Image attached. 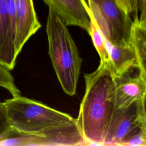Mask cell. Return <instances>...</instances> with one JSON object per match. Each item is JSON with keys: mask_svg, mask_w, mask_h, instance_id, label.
Returning a JSON list of instances; mask_svg holds the SVG:
<instances>
[{"mask_svg": "<svg viewBox=\"0 0 146 146\" xmlns=\"http://www.w3.org/2000/svg\"><path fill=\"white\" fill-rule=\"evenodd\" d=\"M85 93L77 125L84 145H104L105 136L116 109L115 80L109 62L100 61L97 69L84 75Z\"/></svg>", "mask_w": 146, "mask_h": 146, "instance_id": "cell-1", "label": "cell"}, {"mask_svg": "<svg viewBox=\"0 0 146 146\" xmlns=\"http://www.w3.org/2000/svg\"><path fill=\"white\" fill-rule=\"evenodd\" d=\"M48 54L64 92L75 94L82 59L67 26L50 7L46 23Z\"/></svg>", "mask_w": 146, "mask_h": 146, "instance_id": "cell-2", "label": "cell"}, {"mask_svg": "<svg viewBox=\"0 0 146 146\" xmlns=\"http://www.w3.org/2000/svg\"><path fill=\"white\" fill-rule=\"evenodd\" d=\"M3 103L11 127L20 135H41L75 119L68 113L21 95L6 99Z\"/></svg>", "mask_w": 146, "mask_h": 146, "instance_id": "cell-3", "label": "cell"}, {"mask_svg": "<svg viewBox=\"0 0 146 146\" xmlns=\"http://www.w3.org/2000/svg\"><path fill=\"white\" fill-rule=\"evenodd\" d=\"M145 99L127 107L116 108L104 141V145H125L142 132H146Z\"/></svg>", "mask_w": 146, "mask_h": 146, "instance_id": "cell-4", "label": "cell"}, {"mask_svg": "<svg viewBox=\"0 0 146 146\" xmlns=\"http://www.w3.org/2000/svg\"><path fill=\"white\" fill-rule=\"evenodd\" d=\"M116 108L127 107L146 97V73L137 68L114 77Z\"/></svg>", "mask_w": 146, "mask_h": 146, "instance_id": "cell-5", "label": "cell"}, {"mask_svg": "<svg viewBox=\"0 0 146 146\" xmlns=\"http://www.w3.org/2000/svg\"><path fill=\"white\" fill-rule=\"evenodd\" d=\"M15 13L14 44L18 56L29 38L40 27L33 0H14Z\"/></svg>", "mask_w": 146, "mask_h": 146, "instance_id": "cell-6", "label": "cell"}, {"mask_svg": "<svg viewBox=\"0 0 146 146\" xmlns=\"http://www.w3.org/2000/svg\"><path fill=\"white\" fill-rule=\"evenodd\" d=\"M99 6L109 27L111 44L130 42L133 21L129 14L125 13L115 0H94Z\"/></svg>", "mask_w": 146, "mask_h": 146, "instance_id": "cell-7", "label": "cell"}, {"mask_svg": "<svg viewBox=\"0 0 146 146\" xmlns=\"http://www.w3.org/2000/svg\"><path fill=\"white\" fill-rule=\"evenodd\" d=\"M82 145L84 140L76 119L49 129L41 135L29 136V145Z\"/></svg>", "mask_w": 146, "mask_h": 146, "instance_id": "cell-8", "label": "cell"}, {"mask_svg": "<svg viewBox=\"0 0 146 146\" xmlns=\"http://www.w3.org/2000/svg\"><path fill=\"white\" fill-rule=\"evenodd\" d=\"M67 26L80 27L88 31L89 8L86 0H43Z\"/></svg>", "mask_w": 146, "mask_h": 146, "instance_id": "cell-9", "label": "cell"}, {"mask_svg": "<svg viewBox=\"0 0 146 146\" xmlns=\"http://www.w3.org/2000/svg\"><path fill=\"white\" fill-rule=\"evenodd\" d=\"M15 33L10 23L8 0H0V64L12 70L16 64Z\"/></svg>", "mask_w": 146, "mask_h": 146, "instance_id": "cell-10", "label": "cell"}, {"mask_svg": "<svg viewBox=\"0 0 146 146\" xmlns=\"http://www.w3.org/2000/svg\"><path fill=\"white\" fill-rule=\"evenodd\" d=\"M106 43L114 77L121 76L135 68L140 69L135 51L130 42L111 44L106 41Z\"/></svg>", "mask_w": 146, "mask_h": 146, "instance_id": "cell-11", "label": "cell"}, {"mask_svg": "<svg viewBox=\"0 0 146 146\" xmlns=\"http://www.w3.org/2000/svg\"><path fill=\"white\" fill-rule=\"evenodd\" d=\"M129 40L135 51L140 70L146 73V21L139 18L133 19Z\"/></svg>", "mask_w": 146, "mask_h": 146, "instance_id": "cell-12", "label": "cell"}, {"mask_svg": "<svg viewBox=\"0 0 146 146\" xmlns=\"http://www.w3.org/2000/svg\"><path fill=\"white\" fill-rule=\"evenodd\" d=\"M90 16V23L87 33L91 36L93 44L100 56V61L109 62L110 56L106 40L102 33L96 26L94 19Z\"/></svg>", "mask_w": 146, "mask_h": 146, "instance_id": "cell-13", "label": "cell"}, {"mask_svg": "<svg viewBox=\"0 0 146 146\" xmlns=\"http://www.w3.org/2000/svg\"><path fill=\"white\" fill-rule=\"evenodd\" d=\"M0 87L6 90L12 96L21 95L10 71L0 64Z\"/></svg>", "mask_w": 146, "mask_h": 146, "instance_id": "cell-14", "label": "cell"}, {"mask_svg": "<svg viewBox=\"0 0 146 146\" xmlns=\"http://www.w3.org/2000/svg\"><path fill=\"white\" fill-rule=\"evenodd\" d=\"M17 135L10 125L3 102H0V141Z\"/></svg>", "mask_w": 146, "mask_h": 146, "instance_id": "cell-15", "label": "cell"}, {"mask_svg": "<svg viewBox=\"0 0 146 146\" xmlns=\"http://www.w3.org/2000/svg\"><path fill=\"white\" fill-rule=\"evenodd\" d=\"M146 21V0H136V10L134 18Z\"/></svg>", "mask_w": 146, "mask_h": 146, "instance_id": "cell-16", "label": "cell"}, {"mask_svg": "<svg viewBox=\"0 0 146 146\" xmlns=\"http://www.w3.org/2000/svg\"><path fill=\"white\" fill-rule=\"evenodd\" d=\"M117 5L127 14L135 13L136 0H115Z\"/></svg>", "mask_w": 146, "mask_h": 146, "instance_id": "cell-17", "label": "cell"}]
</instances>
